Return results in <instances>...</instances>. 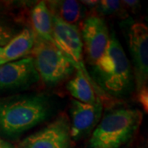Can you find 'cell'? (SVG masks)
Instances as JSON below:
<instances>
[{
    "label": "cell",
    "mask_w": 148,
    "mask_h": 148,
    "mask_svg": "<svg viewBox=\"0 0 148 148\" xmlns=\"http://www.w3.org/2000/svg\"><path fill=\"white\" fill-rule=\"evenodd\" d=\"M36 42V36L32 30L25 28L3 47V63L13 62L31 55Z\"/></svg>",
    "instance_id": "cell-12"
},
{
    "label": "cell",
    "mask_w": 148,
    "mask_h": 148,
    "mask_svg": "<svg viewBox=\"0 0 148 148\" xmlns=\"http://www.w3.org/2000/svg\"><path fill=\"white\" fill-rule=\"evenodd\" d=\"M93 65L95 79L104 92L120 95L129 90L132 78L131 64L114 32L106 51Z\"/></svg>",
    "instance_id": "cell-2"
},
{
    "label": "cell",
    "mask_w": 148,
    "mask_h": 148,
    "mask_svg": "<svg viewBox=\"0 0 148 148\" xmlns=\"http://www.w3.org/2000/svg\"><path fill=\"white\" fill-rule=\"evenodd\" d=\"M0 148H17L16 146L12 144L9 142H7L6 140L0 138Z\"/></svg>",
    "instance_id": "cell-19"
},
{
    "label": "cell",
    "mask_w": 148,
    "mask_h": 148,
    "mask_svg": "<svg viewBox=\"0 0 148 148\" xmlns=\"http://www.w3.org/2000/svg\"><path fill=\"white\" fill-rule=\"evenodd\" d=\"M39 80L31 56L0 65V91L27 88Z\"/></svg>",
    "instance_id": "cell-8"
},
{
    "label": "cell",
    "mask_w": 148,
    "mask_h": 148,
    "mask_svg": "<svg viewBox=\"0 0 148 148\" xmlns=\"http://www.w3.org/2000/svg\"><path fill=\"white\" fill-rule=\"evenodd\" d=\"M52 15L58 16L69 24L76 25L85 16V6L78 1H49L46 2Z\"/></svg>",
    "instance_id": "cell-14"
},
{
    "label": "cell",
    "mask_w": 148,
    "mask_h": 148,
    "mask_svg": "<svg viewBox=\"0 0 148 148\" xmlns=\"http://www.w3.org/2000/svg\"><path fill=\"white\" fill-rule=\"evenodd\" d=\"M121 1L118 0H103L98 1V4L95 8L101 14L105 16H112L120 14L123 9Z\"/></svg>",
    "instance_id": "cell-15"
},
{
    "label": "cell",
    "mask_w": 148,
    "mask_h": 148,
    "mask_svg": "<svg viewBox=\"0 0 148 148\" xmlns=\"http://www.w3.org/2000/svg\"><path fill=\"white\" fill-rule=\"evenodd\" d=\"M102 111V102L90 105L73 100L70 106L71 138L78 140L90 134L101 120Z\"/></svg>",
    "instance_id": "cell-10"
},
{
    "label": "cell",
    "mask_w": 148,
    "mask_h": 148,
    "mask_svg": "<svg viewBox=\"0 0 148 148\" xmlns=\"http://www.w3.org/2000/svg\"><path fill=\"white\" fill-rule=\"evenodd\" d=\"M31 55L39 79L49 86L58 84L67 79L75 69L72 62L53 42L36 36Z\"/></svg>",
    "instance_id": "cell-4"
},
{
    "label": "cell",
    "mask_w": 148,
    "mask_h": 148,
    "mask_svg": "<svg viewBox=\"0 0 148 148\" xmlns=\"http://www.w3.org/2000/svg\"><path fill=\"white\" fill-rule=\"evenodd\" d=\"M143 119V112L137 109L108 112L91 132L90 148H120L137 132Z\"/></svg>",
    "instance_id": "cell-3"
},
{
    "label": "cell",
    "mask_w": 148,
    "mask_h": 148,
    "mask_svg": "<svg viewBox=\"0 0 148 148\" xmlns=\"http://www.w3.org/2000/svg\"><path fill=\"white\" fill-rule=\"evenodd\" d=\"M33 32L37 38L53 42V17L45 1H40L31 12Z\"/></svg>",
    "instance_id": "cell-13"
},
{
    "label": "cell",
    "mask_w": 148,
    "mask_h": 148,
    "mask_svg": "<svg viewBox=\"0 0 148 148\" xmlns=\"http://www.w3.org/2000/svg\"><path fill=\"white\" fill-rule=\"evenodd\" d=\"M53 17V42L72 62L75 70H81L88 79H94L88 73L83 60V43L77 25L69 24L58 16Z\"/></svg>",
    "instance_id": "cell-5"
},
{
    "label": "cell",
    "mask_w": 148,
    "mask_h": 148,
    "mask_svg": "<svg viewBox=\"0 0 148 148\" xmlns=\"http://www.w3.org/2000/svg\"><path fill=\"white\" fill-rule=\"evenodd\" d=\"M129 50L132 56L136 92L147 87L148 28L142 22L132 24L129 31Z\"/></svg>",
    "instance_id": "cell-7"
},
{
    "label": "cell",
    "mask_w": 148,
    "mask_h": 148,
    "mask_svg": "<svg viewBox=\"0 0 148 148\" xmlns=\"http://www.w3.org/2000/svg\"><path fill=\"white\" fill-rule=\"evenodd\" d=\"M123 6L126 7L127 9L132 11H138V8L140 6V3L139 1H136V0H125V1H121Z\"/></svg>",
    "instance_id": "cell-18"
},
{
    "label": "cell",
    "mask_w": 148,
    "mask_h": 148,
    "mask_svg": "<svg viewBox=\"0 0 148 148\" xmlns=\"http://www.w3.org/2000/svg\"><path fill=\"white\" fill-rule=\"evenodd\" d=\"M16 35L12 27L0 19V47L5 46Z\"/></svg>",
    "instance_id": "cell-16"
},
{
    "label": "cell",
    "mask_w": 148,
    "mask_h": 148,
    "mask_svg": "<svg viewBox=\"0 0 148 148\" xmlns=\"http://www.w3.org/2000/svg\"><path fill=\"white\" fill-rule=\"evenodd\" d=\"M52 104L45 94L32 93L0 99V135L16 138L49 117Z\"/></svg>",
    "instance_id": "cell-1"
},
{
    "label": "cell",
    "mask_w": 148,
    "mask_h": 148,
    "mask_svg": "<svg viewBox=\"0 0 148 148\" xmlns=\"http://www.w3.org/2000/svg\"><path fill=\"white\" fill-rule=\"evenodd\" d=\"M3 47H0V65L3 64Z\"/></svg>",
    "instance_id": "cell-20"
},
{
    "label": "cell",
    "mask_w": 148,
    "mask_h": 148,
    "mask_svg": "<svg viewBox=\"0 0 148 148\" xmlns=\"http://www.w3.org/2000/svg\"><path fill=\"white\" fill-rule=\"evenodd\" d=\"M67 89L74 98L86 104L95 105L101 102V98H105L104 92L95 82L88 79L81 70H76L73 78L67 85Z\"/></svg>",
    "instance_id": "cell-11"
},
{
    "label": "cell",
    "mask_w": 148,
    "mask_h": 148,
    "mask_svg": "<svg viewBox=\"0 0 148 148\" xmlns=\"http://www.w3.org/2000/svg\"><path fill=\"white\" fill-rule=\"evenodd\" d=\"M70 122L65 114L58 115L46 126L21 140L17 148H70Z\"/></svg>",
    "instance_id": "cell-6"
},
{
    "label": "cell",
    "mask_w": 148,
    "mask_h": 148,
    "mask_svg": "<svg viewBox=\"0 0 148 148\" xmlns=\"http://www.w3.org/2000/svg\"><path fill=\"white\" fill-rule=\"evenodd\" d=\"M80 32L87 58L94 64L106 51L110 40L106 21L101 16L91 15L83 21Z\"/></svg>",
    "instance_id": "cell-9"
},
{
    "label": "cell",
    "mask_w": 148,
    "mask_h": 148,
    "mask_svg": "<svg viewBox=\"0 0 148 148\" xmlns=\"http://www.w3.org/2000/svg\"><path fill=\"white\" fill-rule=\"evenodd\" d=\"M137 97H138V102L140 105L143 106L144 110L147 113L148 110V87L143 88L142 90L137 92Z\"/></svg>",
    "instance_id": "cell-17"
}]
</instances>
